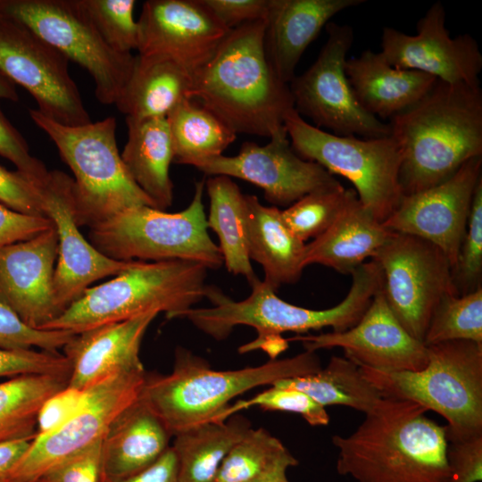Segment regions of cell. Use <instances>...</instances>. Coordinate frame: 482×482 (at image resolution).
Wrapping results in <instances>:
<instances>
[{
	"instance_id": "14",
	"label": "cell",
	"mask_w": 482,
	"mask_h": 482,
	"mask_svg": "<svg viewBox=\"0 0 482 482\" xmlns=\"http://www.w3.org/2000/svg\"><path fill=\"white\" fill-rule=\"evenodd\" d=\"M0 73L24 87L46 117L65 126L91 122L67 57L4 12L0 14Z\"/></svg>"
},
{
	"instance_id": "6",
	"label": "cell",
	"mask_w": 482,
	"mask_h": 482,
	"mask_svg": "<svg viewBox=\"0 0 482 482\" xmlns=\"http://www.w3.org/2000/svg\"><path fill=\"white\" fill-rule=\"evenodd\" d=\"M207 270L189 261H137L112 279L87 288L44 329L77 334L153 310L177 319L205 297Z\"/></svg>"
},
{
	"instance_id": "21",
	"label": "cell",
	"mask_w": 482,
	"mask_h": 482,
	"mask_svg": "<svg viewBox=\"0 0 482 482\" xmlns=\"http://www.w3.org/2000/svg\"><path fill=\"white\" fill-rule=\"evenodd\" d=\"M144 55L168 57L193 77L230 31L201 0H148L137 20Z\"/></svg>"
},
{
	"instance_id": "13",
	"label": "cell",
	"mask_w": 482,
	"mask_h": 482,
	"mask_svg": "<svg viewBox=\"0 0 482 482\" xmlns=\"http://www.w3.org/2000/svg\"><path fill=\"white\" fill-rule=\"evenodd\" d=\"M328 37L316 61L290 82L294 107L339 136L377 138L390 135L388 123L369 113L356 99L345 73L346 55L353 42L348 24L329 21Z\"/></svg>"
},
{
	"instance_id": "43",
	"label": "cell",
	"mask_w": 482,
	"mask_h": 482,
	"mask_svg": "<svg viewBox=\"0 0 482 482\" xmlns=\"http://www.w3.org/2000/svg\"><path fill=\"white\" fill-rule=\"evenodd\" d=\"M69 359L58 352L0 347V378L49 375L70 378Z\"/></svg>"
},
{
	"instance_id": "36",
	"label": "cell",
	"mask_w": 482,
	"mask_h": 482,
	"mask_svg": "<svg viewBox=\"0 0 482 482\" xmlns=\"http://www.w3.org/2000/svg\"><path fill=\"white\" fill-rule=\"evenodd\" d=\"M296 465L279 439L262 428H251L225 456L214 482H265Z\"/></svg>"
},
{
	"instance_id": "26",
	"label": "cell",
	"mask_w": 482,
	"mask_h": 482,
	"mask_svg": "<svg viewBox=\"0 0 482 482\" xmlns=\"http://www.w3.org/2000/svg\"><path fill=\"white\" fill-rule=\"evenodd\" d=\"M345 73L359 104L375 117L389 120L420 101L437 80L394 67L380 52L371 50L347 59Z\"/></svg>"
},
{
	"instance_id": "24",
	"label": "cell",
	"mask_w": 482,
	"mask_h": 482,
	"mask_svg": "<svg viewBox=\"0 0 482 482\" xmlns=\"http://www.w3.org/2000/svg\"><path fill=\"white\" fill-rule=\"evenodd\" d=\"M365 0H269L264 48L278 77L289 84L303 52L338 12Z\"/></svg>"
},
{
	"instance_id": "15",
	"label": "cell",
	"mask_w": 482,
	"mask_h": 482,
	"mask_svg": "<svg viewBox=\"0 0 482 482\" xmlns=\"http://www.w3.org/2000/svg\"><path fill=\"white\" fill-rule=\"evenodd\" d=\"M144 368L120 370L87 389L80 408L62 425L36 436L5 482H33L51 467L103 439L118 414L142 390Z\"/></svg>"
},
{
	"instance_id": "8",
	"label": "cell",
	"mask_w": 482,
	"mask_h": 482,
	"mask_svg": "<svg viewBox=\"0 0 482 482\" xmlns=\"http://www.w3.org/2000/svg\"><path fill=\"white\" fill-rule=\"evenodd\" d=\"M31 120L54 143L71 170L77 223L93 228L116 215L139 206L156 208L127 170L116 142V120L80 126L60 124L37 110L29 111Z\"/></svg>"
},
{
	"instance_id": "12",
	"label": "cell",
	"mask_w": 482,
	"mask_h": 482,
	"mask_svg": "<svg viewBox=\"0 0 482 482\" xmlns=\"http://www.w3.org/2000/svg\"><path fill=\"white\" fill-rule=\"evenodd\" d=\"M381 291L404 329L423 342L431 315L447 294H457L445 254L418 237L395 233L377 252Z\"/></svg>"
},
{
	"instance_id": "45",
	"label": "cell",
	"mask_w": 482,
	"mask_h": 482,
	"mask_svg": "<svg viewBox=\"0 0 482 482\" xmlns=\"http://www.w3.org/2000/svg\"><path fill=\"white\" fill-rule=\"evenodd\" d=\"M0 204L21 213L46 217L38 183L19 170L11 171L1 165Z\"/></svg>"
},
{
	"instance_id": "47",
	"label": "cell",
	"mask_w": 482,
	"mask_h": 482,
	"mask_svg": "<svg viewBox=\"0 0 482 482\" xmlns=\"http://www.w3.org/2000/svg\"><path fill=\"white\" fill-rule=\"evenodd\" d=\"M0 155L12 162L17 170L38 184L49 171L41 161L30 154L25 138L6 119L1 109Z\"/></svg>"
},
{
	"instance_id": "3",
	"label": "cell",
	"mask_w": 482,
	"mask_h": 482,
	"mask_svg": "<svg viewBox=\"0 0 482 482\" xmlns=\"http://www.w3.org/2000/svg\"><path fill=\"white\" fill-rule=\"evenodd\" d=\"M427 411L385 397L351 435L333 436L338 474L356 482H446L445 427Z\"/></svg>"
},
{
	"instance_id": "5",
	"label": "cell",
	"mask_w": 482,
	"mask_h": 482,
	"mask_svg": "<svg viewBox=\"0 0 482 482\" xmlns=\"http://www.w3.org/2000/svg\"><path fill=\"white\" fill-rule=\"evenodd\" d=\"M320 369L316 353L304 351L256 367L215 370L188 350L178 347L172 371L168 375H146L140 397L175 436L196 425L226 420L229 403L247 390L312 374Z\"/></svg>"
},
{
	"instance_id": "48",
	"label": "cell",
	"mask_w": 482,
	"mask_h": 482,
	"mask_svg": "<svg viewBox=\"0 0 482 482\" xmlns=\"http://www.w3.org/2000/svg\"><path fill=\"white\" fill-rule=\"evenodd\" d=\"M87 389L67 386L49 397L37 418V436L46 435L67 421L82 405Z\"/></svg>"
},
{
	"instance_id": "9",
	"label": "cell",
	"mask_w": 482,
	"mask_h": 482,
	"mask_svg": "<svg viewBox=\"0 0 482 482\" xmlns=\"http://www.w3.org/2000/svg\"><path fill=\"white\" fill-rule=\"evenodd\" d=\"M205 179L196 181L188 206L167 212L151 206L127 210L90 228L89 243L117 261L182 260L218 270L223 264L219 245L208 233L203 194Z\"/></svg>"
},
{
	"instance_id": "31",
	"label": "cell",
	"mask_w": 482,
	"mask_h": 482,
	"mask_svg": "<svg viewBox=\"0 0 482 482\" xmlns=\"http://www.w3.org/2000/svg\"><path fill=\"white\" fill-rule=\"evenodd\" d=\"M205 187L210 200L207 225L219 237L224 264L229 272L245 277L251 285L259 278L248 252L245 195L223 175L211 176Z\"/></svg>"
},
{
	"instance_id": "23",
	"label": "cell",
	"mask_w": 482,
	"mask_h": 482,
	"mask_svg": "<svg viewBox=\"0 0 482 482\" xmlns=\"http://www.w3.org/2000/svg\"><path fill=\"white\" fill-rule=\"evenodd\" d=\"M159 313L153 310L75 334L62 348L71 365L68 386L87 389L120 370L144 368L141 343Z\"/></svg>"
},
{
	"instance_id": "27",
	"label": "cell",
	"mask_w": 482,
	"mask_h": 482,
	"mask_svg": "<svg viewBox=\"0 0 482 482\" xmlns=\"http://www.w3.org/2000/svg\"><path fill=\"white\" fill-rule=\"evenodd\" d=\"M392 234L356 196L322 235L305 245L304 266L320 264L351 274L371 260Z\"/></svg>"
},
{
	"instance_id": "35",
	"label": "cell",
	"mask_w": 482,
	"mask_h": 482,
	"mask_svg": "<svg viewBox=\"0 0 482 482\" xmlns=\"http://www.w3.org/2000/svg\"><path fill=\"white\" fill-rule=\"evenodd\" d=\"M68 382L64 377L30 375L0 383V442L35 437L41 406Z\"/></svg>"
},
{
	"instance_id": "29",
	"label": "cell",
	"mask_w": 482,
	"mask_h": 482,
	"mask_svg": "<svg viewBox=\"0 0 482 482\" xmlns=\"http://www.w3.org/2000/svg\"><path fill=\"white\" fill-rule=\"evenodd\" d=\"M193 77L175 61L161 55H135L129 78L115 106L126 118H166L189 98Z\"/></svg>"
},
{
	"instance_id": "44",
	"label": "cell",
	"mask_w": 482,
	"mask_h": 482,
	"mask_svg": "<svg viewBox=\"0 0 482 482\" xmlns=\"http://www.w3.org/2000/svg\"><path fill=\"white\" fill-rule=\"evenodd\" d=\"M33 482H106L102 439L51 467Z\"/></svg>"
},
{
	"instance_id": "34",
	"label": "cell",
	"mask_w": 482,
	"mask_h": 482,
	"mask_svg": "<svg viewBox=\"0 0 482 482\" xmlns=\"http://www.w3.org/2000/svg\"><path fill=\"white\" fill-rule=\"evenodd\" d=\"M166 120L176 163L193 166L221 155L237 138L232 129L194 99L183 100Z\"/></svg>"
},
{
	"instance_id": "19",
	"label": "cell",
	"mask_w": 482,
	"mask_h": 482,
	"mask_svg": "<svg viewBox=\"0 0 482 482\" xmlns=\"http://www.w3.org/2000/svg\"><path fill=\"white\" fill-rule=\"evenodd\" d=\"M445 10L434 3L417 23V34L392 27L382 32L381 54L394 67L431 75L447 83L479 85L482 54L470 34L452 37L445 28Z\"/></svg>"
},
{
	"instance_id": "4",
	"label": "cell",
	"mask_w": 482,
	"mask_h": 482,
	"mask_svg": "<svg viewBox=\"0 0 482 482\" xmlns=\"http://www.w3.org/2000/svg\"><path fill=\"white\" fill-rule=\"evenodd\" d=\"M351 275L352 286L345 299L325 310H312L289 303L258 278L250 285V295L242 301H234L218 287L207 285L205 297L212 306L190 308L179 318L187 319L217 340L226 338L236 326L252 327L258 336L240 346L239 353L262 349L274 360L288 347L287 340L281 337L284 332L303 335L326 327L340 332L360 320L381 287V270L374 260H370L357 267Z\"/></svg>"
},
{
	"instance_id": "11",
	"label": "cell",
	"mask_w": 482,
	"mask_h": 482,
	"mask_svg": "<svg viewBox=\"0 0 482 482\" xmlns=\"http://www.w3.org/2000/svg\"><path fill=\"white\" fill-rule=\"evenodd\" d=\"M4 12L84 68L101 104H115L135 55L111 48L79 0H6Z\"/></svg>"
},
{
	"instance_id": "49",
	"label": "cell",
	"mask_w": 482,
	"mask_h": 482,
	"mask_svg": "<svg viewBox=\"0 0 482 482\" xmlns=\"http://www.w3.org/2000/svg\"><path fill=\"white\" fill-rule=\"evenodd\" d=\"M201 1L229 30L246 23L265 20L269 7V0Z\"/></svg>"
},
{
	"instance_id": "41",
	"label": "cell",
	"mask_w": 482,
	"mask_h": 482,
	"mask_svg": "<svg viewBox=\"0 0 482 482\" xmlns=\"http://www.w3.org/2000/svg\"><path fill=\"white\" fill-rule=\"evenodd\" d=\"M252 406H258L265 411L296 413L312 426H326L329 423V416L325 407L308 395L295 388L275 386L249 400L237 401L234 405L229 406L225 412V418L228 419L239 411Z\"/></svg>"
},
{
	"instance_id": "28",
	"label": "cell",
	"mask_w": 482,
	"mask_h": 482,
	"mask_svg": "<svg viewBox=\"0 0 482 482\" xmlns=\"http://www.w3.org/2000/svg\"><path fill=\"white\" fill-rule=\"evenodd\" d=\"M245 197L250 259L262 267L263 281L276 292L296 283L305 268V244L288 229L277 206L263 205L253 195Z\"/></svg>"
},
{
	"instance_id": "20",
	"label": "cell",
	"mask_w": 482,
	"mask_h": 482,
	"mask_svg": "<svg viewBox=\"0 0 482 482\" xmlns=\"http://www.w3.org/2000/svg\"><path fill=\"white\" fill-rule=\"evenodd\" d=\"M287 340L302 342L310 352L339 347L358 366L375 370L417 371L428 362L427 346L400 324L381 287L353 327L340 332L295 335Z\"/></svg>"
},
{
	"instance_id": "53",
	"label": "cell",
	"mask_w": 482,
	"mask_h": 482,
	"mask_svg": "<svg viewBox=\"0 0 482 482\" xmlns=\"http://www.w3.org/2000/svg\"><path fill=\"white\" fill-rule=\"evenodd\" d=\"M2 99L17 102L19 95L16 86L0 73V100Z\"/></svg>"
},
{
	"instance_id": "55",
	"label": "cell",
	"mask_w": 482,
	"mask_h": 482,
	"mask_svg": "<svg viewBox=\"0 0 482 482\" xmlns=\"http://www.w3.org/2000/svg\"><path fill=\"white\" fill-rule=\"evenodd\" d=\"M6 0H0V14L4 12Z\"/></svg>"
},
{
	"instance_id": "18",
	"label": "cell",
	"mask_w": 482,
	"mask_h": 482,
	"mask_svg": "<svg viewBox=\"0 0 482 482\" xmlns=\"http://www.w3.org/2000/svg\"><path fill=\"white\" fill-rule=\"evenodd\" d=\"M482 179V156L466 162L451 178L430 188L403 195L382 224L395 233L425 239L447 257L453 271L464 238L473 195Z\"/></svg>"
},
{
	"instance_id": "33",
	"label": "cell",
	"mask_w": 482,
	"mask_h": 482,
	"mask_svg": "<svg viewBox=\"0 0 482 482\" xmlns=\"http://www.w3.org/2000/svg\"><path fill=\"white\" fill-rule=\"evenodd\" d=\"M271 386L303 392L323 407L342 405L365 414L385 398L362 375L360 367L345 356H332L315 373L276 381Z\"/></svg>"
},
{
	"instance_id": "30",
	"label": "cell",
	"mask_w": 482,
	"mask_h": 482,
	"mask_svg": "<svg viewBox=\"0 0 482 482\" xmlns=\"http://www.w3.org/2000/svg\"><path fill=\"white\" fill-rule=\"evenodd\" d=\"M128 140L121 159L130 177L164 211L173 200L170 166L174 154L166 118L134 120L126 118Z\"/></svg>"
},
{
	"instance_id": "51",
	"label": "cell",
	"mask_w": 482,
	"mask_h": 482,
	"mask_svg": "<svg viewBox=\"0 0 482 482\" xmlns=\"http://www.w3.org/2000/svg\"><path fill=\"white\" fill-rule=\"evenodd\" d=\"M106 482H179L178 461L171 446L152 465L125 478Z\"/></svg>"
},
{
	"instance_id": "38",
	"label": "cell",
	"mask_w": 482,
	"mask_h": 482,
	"mask_svg": "<svg viewBox=\"0 0 482 482\" xmlns=\"http://www.w3.org/2000/svg\"><path fill=\"white\" fill-rule=\"evenodd\" d=\"M356 196L353 189L342 185L312 192L281 210L282 218L292 233L304 243L322 235Z\"/></svg>"
},
{
	"instance_id": "1",
	"label": "cell",
	"mask_w": 482,
	"mask_h": 482,
	"mask_svg": "<svg viewBox=\"0 0 482 482\" xmlns=\"http://www.w3.org/2000/svg\"><path fill=\"white\" fill-rule=\"evenodd\" d=\"M265 20L231 29L210 61L193 75L189 99L216 115L236 134L287 135L295 110L289 85L271 67L264 48Z\"/></svg>"
},
{
	"instance_id": "39",
	"label": "cell",
	"mask_w": 482,
	"mask_h": 482,
	"mask_svg": "<svg viewBox=\"0 0 482 482\" xmlns=\"http://www.w3.org/2000/svg\"><path fill=\"white\" fill-rule=\"evenodd\" d=\"M106 44L122 54L138 49L139 27L135 0H79Z\"/></svg>"
},
{
	"instance_id": "10",
	"label": "cell",
	"mask_w": 482,
	"mask_h": 482,
	"mask_svg": "<svg viewBox=\"0 0 482 482\" xmlns=\"http://www.w3.org/2000/svg\"><path fill=\"white\" fill-rule=\"evenodd\" d=\"M285 128L293 150L332 175L347 179L363 207L384 222L399 206L402 152L389 135L358 138L327 132L308 123L295 110L286 118Z\"/></svg>"
},
{
	"instance_id": "37",
	"label": "cell",
	"mask_w": 482,
	"mask_h": 482,
	"mask_svg": "<svg viewBox=\"0 0 482 482\" xmlns=\"http://www.w3.org/2000/svg\"><path fill=\"white\" fill-rule=\"evenodd\" d=\"M453 340L482 344V287L461 295L447 294L436 306L423 343L429 345Z\"/></svg>"
},
{
	"instance_id": "32",
	"label": "cell",
	"mask_w": 482,
	"mask_h": 482,
	"mask_svg": "<svg viewBox=\"0 0 482 482\" xmlns=\"http://www.w3.org/2000/svg\"><path fill=\"white\" fill-rule=\"evenodd\" d=\"M250 428L248 420L237 415L177 433L171 447L178 461L179 482H214L225 456Z\"/></svg>"
},
{
	"instance_id": "42",
	"label": "cell",
	"mask_w": 482,
	"mask_h": 482,
	"mask_svg": "<svg viewBox=\"0 0 482 482\" xmlns=\"http://www.w3.org/2000/svg\"><path fill=\"white\" fill-rule=\"evenodd\" d=\"M75 336L69 330L37 329L26 324L17 313L0 299V347L58 352Z\"/></svg>"
},
{
	"instance_id": "54",
	"label": "cell",
	"mask_w": 482,
	"mask_h": 482,
	"mask_svg": "<svg viewBox=\"0 0 482 482\" xmlns=\"http://www.w3.org/2000/svg\"><path fill=\"white\" fill-rule=\"evenodd\" d=\"M265 482H289L287 478V472L278 474L270 479L266 480Z\"/></svg>"
},
{
	"instance_id": "40",
	"label": "cell",
	"mask_w": 482,
	"mask_h": 482,
	"mask_svg": "<svg viewBox=\"0 0 482 482\" xmlns=\"http://www.w3.org/2000/svg\"><path fill=\"white\" fill-rule=\"evenodd\" d=\"M482 179L472 200L467 229L462 240L453 279L459 295L482 287Z\"/></svg>"
},
{
	"instance_id": "52",
	"label": "cell",
	"mask_w": 482,
	"mask_h": 482,
	"mask_svg": "<svg viewBox=\"0 0 482 482\" xmlns=\"http://www.w3.org/2000/svg\"><path fill=\"white\" fill-rule=\"evenodd\" d=\"M34 438L0 442V482L6 481L9 474L26 453Z\"/></svg>"
},
{
	"instance_id": "17",
	"label": "cell",
	"mask_w": 482,
	"mask_h": 482,
	"mask_svg": "<svg viewBox=\"0 0 482 482\" xmlns=\"http://www.w3.org/2000/svg\"><path fill=\"white\" fill-rule=\"evenodd\" d=\"M270 139L264 145L246 141L237 155L221 154L193 166L209 176L223 175L252 183L263 190L273 206H289L312 192L341 186L322 166L301 158L287 135Z\"/></svg>"
},
{
	"instance_id": "2",
	"label": "cell",
	"mask_w": 482,
	"mask_h": 482,
	"mask_svg": "<svg viewBox=\"0 0 482 482\" xmlns=\"http://www.w3.org/2000/svg\"><path fill=\"white\" fill-rule=\"evenodd\" d=\"M388 125L402 152L403 195L435 187L469 160L482 156L481 87L437 79Z\"/></svg>"
},
{
	"instance_id": "7",
	"label": "cell",
	"mask_w": 482,
	"mask_h": 482,
	"mask_svg": "<svg viewBox=\"0 0 482 482\" xmlns=\"http://www.w3.org/2000/svg\"><path fill=\"white\" fill-rule=\"evenodd\" d=\"M426 346L428 362L420 370L359 367L384 397L411 401L442 416L447 442L482 435V344L453 340Z\"/></svg>"
},
{
	"instance_id": "16",
	"label": "cell",
	"mask_w": 482,
	"mask_h": 482,
	"mask_svg": "<svg viewBox=\"0 0 482 482\" xmlns=\"http://www.w3.org/2000/svg\"><path fill=\"white\" fill-rule=\"evenodd\" d=\"M72 187L73 179L60 170L48 171L38 184L45 216L52 220L58 238L54 295L61 314L93 282L119 275L137 262L109 258L83 237L75 217Z\"/></svg>"
},
{
	"instance_id": "22",
	"label": "cell",
	"mask_w": 482,
	"mask_h": 482,
	"mask_svg": "<svg viewBox=\"0 0 482 482\" xmlns=\"http://www.w3.org/2000/svg\"><path fill=\"white\" fill-rule=\"evenodd\" d=\"M54 227L0 250V299L29 326L44 329L61 315L54 295Z\"/></svg>"
},
{
	"instance_id": "25",
	"label": "cell",
	"mask_w": 482,
	"mask_h": 482,
	"mask_svg": "<svg viewBox=\"0 0 482 482\" xmlns=\"http://www.w3.org/2000/svg\"><path fill=\"white\" fill-rule=\"evenodd\" d=\"M171 434L140 395L112 420L102 439L104 474L115 481L155 462L170 447Z\"/></svg>"
},
{
	"instance_id": "46",
	"label": "cell",
	"mask_w": 482,
	"mask_h": 482,
	"mask_svg": "<svg viewBox=\"0 0 482 482\" xmlns=\"http://www.w3.org/2000/svg\"><path fill=\"white\" fill-rule=\"evenodd\" d=\"M446 482H479L482 479V435L447 442Z\"/></svg>"
},
{
	"instance_id": "50",
	"label": "cell",
	"mask_w": 482,
	"mask_h": 482,
	"mask_svg": "<svg viewBox=\"0 0 482 482\" xmlns=\"http://www.w3.org/2000/svg\"><path fill=\"white\" fill-rule=\"evenodd\" d=\"M53 226L46 217L21 213L0 204V250L28 240Z\"/></svg>"
}]
</instances>
